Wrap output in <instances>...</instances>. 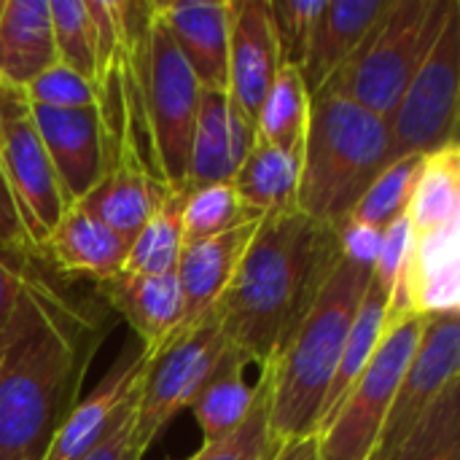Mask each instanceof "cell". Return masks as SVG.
<instances>
[{
    "instance_id": "obj_1",
    "label": "cell",
    "mask_w": 460,
    "mask_h": 460,
    "mask_svg": "<svg viewBox=\"0 0 460 460\" xmlns=\"http://www.w3.org/2000/svg\"><path fill=\"white\" fill-rule=\"evenodd\" d=\"M105 340V321L27 275L0 334V460H46Z\"/></svg>"
},
{
    "instance_id": "obj_2",
    "label": "cell",
    "mask_w": 460,
    "mask_h": 460,
    "mask_svg": "<svg viewBox=\"0 0 460 460\" xmlns=\"http://www.w3.org/2000/svg\"><path fill=\"white\" fill-rule=\"evenodd\" d=\"M342 261L340 229L296 208L259 221L213 318L245 361L270 367Z\"/></svg>"
},
{
    "instance_id": "obj_3",
    "label": "cell",
    "mask_w": 460,
    "mask_h": 460,
    "mask_svg": "<svg viewBox=\"0 0 460 460\" xmlns=\"http://www.w3.org/2000/svg\"><path fill=\"white\" fill-rule=\"evenodd\" d=\"M369 280V267L342 259L286 350L267 367L270 426L280 445L315 437L340 353Z\"/></svg>"
},
{
    "instance_id": "obj_4",
    "label": "cell",
    "mask_w": 460,
    "mask_h": 460,
    "mask_svg": "<svg viewBox=\"0 0 460 460\" xmlns=\"http://www.w3.org/2000/svg\"><path fill=\"white\" fill-rule=\"evenodd\" d=\"M391 164L388 121L334 92H315L302 146L296 210L342 226Z\"/></svg>"
},
{
    "instance_id": "obj_5",
    "label": "cell",
    "mask_w": 460,
    "mask_h": 460,
    "mask_svg": "<svg viewBox=\"0 0 460 460\" xmlns=\"http://www.w3.org/2000/svg\"><path fill=\"white\" fill-rule=\"evenodd\" d=\"M458 0H391L350 59L318 89L391 119Z\"/></svg>"
},
{
    "instance_id": "obj_6",
    "label": "cell",
    "mask_w": 460,
    "mask_h": 460,
    "mask_svg": "<svg viewBox=\"0 0 460 460\" xmlns=\"http://www.w3.org/2000/svg\"><path fill=\"white\" fill-rule=\"evenodd\" d=\"M135 73L154 167L170 189L183 191L202 86L154 16V3L151 19L135 43Z\"/></svg>"
},
{
    "instance_id": "obj_7",
    "label": "cell",
    "mask_w": 460,
    "mask_h": 460,
    "mask_svg": "<svg viewBox=\"0 0 460 460\" xmlns=\"http://www.w3.org/2000/svg\"><path fill=\"white\" fill-rule=\"evenodd\" d=\"M423 329L426 318L420 315L388 323L369 367L318 431V460H369Z\"/></svg>"
},
{
    "instance_id": "obj_8",
    "label": "cell",
    "mask_w": 460,
    "mask_h": 460,
    "mask_svg": "<svg viewBox=\"0 0 460 460\" xmlns=\"http://www.w3.org/2000/svg\"><path fill=\"white\" fill-rule=\"evenodd\" d=\"M232 342L213 313L189 329H181L156 356H148L135 404V447L140 456L164 434V429L194 404L205 383L221 367Z\"/></svg>"
},
{
    "instance_id": "obj_9",
    "label": "cell",
    "mask_w": 460,
    "mask_h": 460,
    "mask_svg": "<svg viewBox=\"0 0 460 460\" xmlns=\"http://www.w3.org/2000/svg\"><path fill=\"white\" fill-rule=\"evenodd\" d=\"M458 86L460 3L450 11L445 27L407 84L394 116L388 119L391 162L423 156L458 140Z\"/></svg>"
},
{
    "instance_id": "obj_10",
    "label": "cell",
    "mask_w": 460,
    "mask_h": 460,
    "mask_svg": "<svg viewBox=\"0 0 460 460\" xmlns=\"http://www.w3.org/2000/svg\"><path fill=\"white\" fill-rule=\"evenodd\" d=\"M0 170L22 229L32 251L40 253L49 234L62 221L67 199L35 129L24 92L5 84H0Z\"/></svg>"
},
{
    "instance_id": "obj_11",
    "label": "cell",
    "mask_w": 460,
    "mask_h": 460,
    "mask_svg": "<svg viewBox=\"0 0 460 460\" xmlns=\"http://www.w3.org/2000/svg\"><path fill=\"white\" fill-rule=\"evenodd\" d=\"M460 318L458 313L426 318L420 345L399 383L385 426L369 460H391L431 407L458 385Z\"/></svg>"
},
{
    "instance_id": "obj_12",
    "label": "cell",
    "mask_w": 460,
    "mask_h": 460,
    "mask_svg": "<svg viewBox=\"0 0 460 460\" xmlns=\"http://www.w3.org/2000/svg\"><path fill=\"white\" fill-rule=\"evenodd\" d=\"M256 146V121L245 116L226 89H199L189 148L186 189L232 183Z\"/></svg>"
},
{
    "instance_id": "obj_13",
    "label": "cell",
    "mask_w": 460,
    "mask_h": 460,
    "mask_svg": "<svg viewBox=\"0 0 460 460\" xmlns=\"http://www.w3.org/2000/svg\"><path fill=\"white\" fill-rule=\"evenodd\" d=\"M30 111L70 208L81 202L105 172V132L100 105L81 111L30 105Z\"/></svg>"
},
{
    "instance_id": "obj_14",
    "label": "cell",
    "mask_w": 460,
    "mask_h": 460,
    "mask_svg": "<svg viewBox=\"0 0 460 460\" xmlns=\"http://www.w3.org/2000/svg\"><path fill=\"white\" fill-rule=\"evenodd\" d=\"M172 191L175 189L159 178L151 162L137 148L127 146L105 159L102 178L75 205L129 243Z\"/></svg>"
},
{
    "instance_id": "obj_15",
    "label": "cell",
    "mask_w": 460,
    "mask_h": 460,
    "mask_svg": "<svg viewBox=\"0 0 460 460\" xmlns=\"http://www.w3.org/2000/svg\"><path fill=\"white\" fill-rule=\"evenodd\" d=\"M146 367L148 356L143 348H127L97 388L86 399H78L73 412L59 426L46 460H81L89 456L111 434L121 412L135 402Z\"/></svg>"
},
{
    "instance_id": "obj_16",
    "label": "cell",
    "mask_w": 460,
    "mask_h": 460,
    "mask_svg": "<svg viewBox=\"0 0 460 460\" xmlns=\"http://www.w3.org/2000/svg\"><path fill=\"white\" fill-rule=\"evenodd\" d=\"M280 65H283L280 46H278L270 3L232 0L226 92L245 116L256 119Z\"/></svg>"
},
{
    "instance_id": "obj_17",
    "label": "cell",
    "mask_w": 460,
    "mask_h": 460,
    "mask_svg": "<svg viewBox=\"0 0 460 460\" xmlns=\"http://www.w3.org/2000/svg\"><path fill=\"white\" fill-rule=\"evenodd\" d=\"M154 16L162 22V27L172 38L175 49L191 67L199 86L226 89L232 0L154 3Z\"/></svg>"
},
{
    "instance_id": "obj_18",
    "label": "cell",
    "mask_w": 460,
    "mask_h": 460,
    "mask_svg": "<svg viewBox=\"0 0 460 460\" xmlns=\"http://www.w3.org/2000/svg\"><path fill=\"white\" fill-rule=\"evenodd\" d=\"M102 299L129 323L146 356H156L183 326V294L175 272L127 275L97 283Z\"/></svg>"
},
{
    "instance_id": "obj_19",
    "label": "cell",
    "mask_w": 460,
    "mask_h": 460,
    "mask_svg": "<svg viewBox=\"0 0 460 460\" xmlns=\"http://www.w3.org/2000/svg\"><path fill=\"white\" fill-rule=\"evenodd\" d=\"M261 218L248 221L224 234L183 245L178 267H175L181 294H183V307H186L181 329H189L197 321H202L208 313H213L216 302L229 288Z\"/></svg>"
},
{
    "instance_id": "obj_20",
    "label": "cell",
    "mask_w": 460,
    "mask_h": 460,
    "mask_svg": "<svg viewBox=\"0 0 460 460\" xmlns=\"http://www.w3.org/2000/svg\"><path fill=\"white\" fill-rule=\"evenodd\" d=\"M391 0H326L299 65L310 97L350 59Z\"/></svg>"
},
{
    "instance_id": "obj_21",
    "label": "cell",
    "mask_w": 460,
    "mask_h": 460,
    "mask_svg": "<svg viewBox=\"0 0 460 460\" xmlns=\"http://www.w3.org/2000/svg\"><path fill=\"white\" fill-rule=\"evenodd\" d=\"M127 248L129 243L121 234L89 216L81 205H70L40 253L65 275H86L102 283L124 270Z\"/></svg>"
},
{
    "instance_id": "obj_22",
    "label": "cell",
    "mask_w": 460,
    "mask_h": 460,
    "mask_svg": "<svg viewBox=\"0 0 460 460\" xmlns=\"http://www.w3.org/2000/svg\"><path fill=\"white\" fill-rule=\"evenodd\" d=\"M57 65L49 0H8L0 19V84L24 89Z\"/></svg>"
},
{
    "instance_id": "obj_23",
    "label": "cell",
    "mask_w": 460,
    "mask_h": 460,
    "mask_svg": "<svg viewBox=\"0 0 460 460\" xmlns=\"http://www.w3.org/2000/svg\"><path fill=\"white\" fill-rule=\"evenodd\" d=\"M302 172V154L283 151L264 140H256L243 167L232 178V186L243 205L253 216H270L296 208V189Z\"/></svg>"
},
{
    "instance_id": "obj_24",
    "label": "cell",
    "mask_w": 460,
    "mask_h": 460,
    "mask_svg": "<svg viewBox=\"0 0 460 460\" xmlns=\"http://www.w3.org/2000/svg\"><path fill=\"white\" fill-rule=\"evenodd\" d=\"M410 232L423 234L460 224V146L458 140L423 154L420 172L404 213Z\"/></svg>"
},
{
    "instance_id": "obj_25",
    "label": "cell",
    "mask_w": 460,
    "mask_h": 460,
    "mask_svg": "<svg viewBox=\"0 0 460 460\" xmlns=\"http://www.w3.org/2000/svg\"><path fill=\"white\" fill-rule=\"evenodd\" d=\"M385 310H388V296L369 280V288H367V294H364V299L358 305L350 334H348L345 348L340 353V361H337V369H334V377H332V385H329V394H326V402H323V412H321V420H318V431L337 412V407L350 394L356 380L369 367L375 350L380 348V340H383V334L388 329ZM318 431H315V437H318Z\"/></svg>"
},
{
    "instance_id": "obj_26",
    "label": "cell",
    "mask_w": 460,
    "mask_h": 460,
    "mask_svg": "<svg viewBox=\"0 0 460 460\" xmlns=\"http://www.w3.org/2000/svg\"><path fill=\"white\" fill-rule=\"evenodd\" d=\"M245 364V356L232 348L224 356L221 367L213 372V377L205 383L194 404L189 407L194 412L197 426L202 429L205 442L226 437L245 420L256 394V388H251L243 377Z\"/></svg>"
},
{
    "instance_id": "obj_27",
    "label": "cell",
    "mask_w": 460,
    "mask_h": 460,
    "mask_svg": "<svg viewBox=\"0 0 460 460\" xmlns=\"http://www.w3.org/2000/svg\"><path fill=\"white\" fill-rule=\"evenodd\" d=\"M310 92L302 81L299 67L280 65L272 89L267 92L256 113V140L278 146L283 151L302 154L307 121H310Z\"/></svg>"
},
{
    "instance_id": "obj_28",
    "label": "cell",
    "mask_w": 460,
    "mask_h": 460,
    "mask_svg": "<svg viewBox=\"0 0 460 460\" xmlns=\"http://www.w3.org/2000/svg\"><path fill=\"white\" fill-rule=\"evenodd\" d=\"M183 191H172L164 205L148 218V224L129 240L124 270L127 275H164L175 272L181 251H183V232H181V205Z\"/></svg>"
},
{
    "instance_id": "obj_29",
    "label": "cell",
    "mask_w": 460,
    "mask_h": 460,
    "mask_svg": "<svg viewBox=\"0 0 460 460\" xmlns=\"http://www.w3.org/2000/svg\"><path fill=\"white\" fill-rule=\"evenodd\" d=\"M280 442L270 426V369H259L253 404L245 420L216 442H205L199 453L186 460H275Z\"/></svg>"
},
{
    "instance_id": "obj_30",
    "label": "cell",
    "mask_w": 460,
    "mask_h": 460,
    "mask_svg": "<svg viewBox=\"0 0 460 460\" xmlns=\"http://www.w3.org/2000/svg\"><path fill=\"white\" fill-rule=\"evenodd\" d=\"M256 218L259 216H253L243 205V199L237 197L232 183H210V186L186 189L183 205H181L183 245L224 234L248 221H256Z\"/></svg>"
},
{
    "instance_id": "obj_31",
    "label": "cell",
    "mask_w": 460,
    "mask_h": 460,
    "mask_svg": "<svg viewBox=\"0 0 460 460\" xmlns=\"http://www.w3.org/2000/svg\"><path fill=\"white\" fill-rule=\"evenodd\" d=\"M49 13H51L57 62L75 70L78 75H84L97 86L100 67H97L94 27L86 0H49Z\"/></svg>"
},
{
    "instance_id": "obj_32",
    "label": "cell",
    "mask_w": 460,
    "mask_h": 460,
    "mask_svg": "<svg viewBox=\"0 0 460 460\" xmlns=\"http://www.w3.org/2000/svg\"><path fill=\"white\" fill-rule=\"evenodd\" d=\"M420 159L423 156H404V159L391 162L367 189L361 202L353 208L350 221L385 229L388 224L404 218L418 172H420Z\"/></svg>"
},
{
    "instance_id": "obj_33",
    "label": "cell",
    "mask_w": 460,
    "mask_h": 460,
    "mask_svg": "<svg viewBox=\"0 0 460 460\" xmlns=\"http://www.w3.org/2000/svg\"><path fill=\"white\" fill-rule=\"evenodd\" d=\"M391 460H460V385H453Z\"/></svg>"
},
{
    "instance_id": "obj_34",
    "label": "cell",
    "mask_w": 460,
    "mask_h": 460,
    "mask_svg": "<svg viewBox=\"0 0 460 460\" xmlns=\"http://www.w3.org/2000/svg\"><path fill=\"white\" fill-rule=\"evenodd\" d=\"M24 97L35 108H54V111H81L100 105V92L92 81L78 75L65 65H51L24 89Z\"/></svg>"
},
{
    "instance_id": "obj_35",
    "label": "cell",
    "mask_w": 460,
    "mask_h": 460,
    "mask_svg": "<svg viewBox=\"0 0 460 460\" xmlns=\"http://www.w3.org/2000/svg\"><path fill=\"white\" fill-rule=\"evenodd\" d=\"M267 3L280 46V62L299 67L307 54L315 19L323 11L326 0H267Z\"/></svg>"
},
{
    "instance_id": "obj_36",
    "label": "cell",
    "mask_w": 460,
    "mask_h": 460,
    "mask_svg": "<svg viewBox=\"0 0 460 460\" xmlns=\"http://www.w3.org/2000/svg\"><path fill=\"white\" fill-rule=\"evenodd\" d=\"M410 243H412V232L407 218H399L394 224H388L383 229V243H380V253L377 261L372 267V283L388 296L404 278L407 261H410Z\"/></svg>"
},
{
    "instance_id": "obj_37",
    "label": "cell",
    "mask_w": 460,
    "mask_h": 460,
    "mask_svg": "<svg viewBox=\"0 0 460 460\" xmlns=\"http://www.w3.org/2000/svg\"><path fill=\"white\" fill-rule=\"evenodd\" d=\"M35 253L24 229H22V221H19V213H16V205L11 199V191H8V183L3 178V170H0V256L8 259V261H16V264H24V259Z\"/></svg>"
},
{
    "instance_id": "obj_38",
    "label": "cell",
    "mask_w": 460,
    "mask_h": 460,
    "mask_svg": "<svg viewBox=\"0 0 460 460\" xmlns=\"http://www.w3.org/2000/svg\"><path fill=\"white\" fill-rule=\"evenodd\" d=\"M380 243H383V229L361 224V221H345L340 226V251L342 259L358 267H375L377 253H380Z\"/></svg>"
},
{
    "instance_id": "obj_39",
    "label": "cell",
    "mask_w": 460,
    "mask_h": 460,
    "mask_svg": "<svg viewBox=\"0 0 460 460\" xmlns=\"http://www.w3.org/2000/svg\"><path fill=\"white\" fill-rule=\"evenodd\" d=\"M135 404H137V396L135 402L121 412V418L116 420V426L111 429V434L81 460H140L143 456L137 453L135 447Z\"/></svg>"
},
{
    "instance_id": "obj_40",
    "label": "cell",
    "mask_w": 460,
    "mask_h": 460,
    "mask_svg": "<svg viewBox=\"0 0 460 460\" xmlns=\"http://www.w3.org/2000/svg\"><path fill=\"white\" fill-rule=\"evenodd\" d=\"M27 267L24 264H16V261H8L0 256V334L3 329L8 326L13 310H16V302L22 296V288H24V280H27Z\"/></svg>"
},
{
    "instance_id": "obj_41",
    "label": "cell",
    "mask_w": 460,
    "mask_h": 460,
    "mask_svg": "<svg viewBox=\"0 0 460 460\" xmlns=\"http://www.w3.org/2000/svg\"><path fill=\"white\" fill-rule=\"evenodd\" d=\"M275 460H318V439L305 437L296 442H286Z\"/></svg>"
},
{
    "instance_id": "obj_42",
    "label": "cell",
    "mask_w": 460,
    "mask_h": 460,
    "mask_svg": "<svg viewBox=\"0 0 460 460\" xmlns=\"http://www.w3.org/2000/svg\"><path fill=\"white\" fill-rule=\"evenodd\" d=\"M5 3H8V0H0V19H3V11H5Z\"/></svg>"
}]
</instances>
